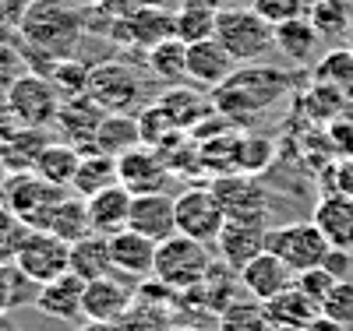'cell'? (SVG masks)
Wrapping results in <instances>:
<instances>
[{"mask_svg": "<svg viewBox=\"0 0 353 331\" xmlns=\"http://www.w3.org/2000/svg\"><path fill=\"white\" fill-rule=\"evenodd\" d=\"M85 8H74L71 0H28V8L18 25V46L28 60L43 56V74L53 71L57 60L74 56L81 36H85Z\"/></svg>", "mask_w": 353, "mask_h": 331, "instance_id": "6da1fadb", "label": "cell"}, {"mask_svg": "<svg viewBox=\"0 0 353 331\" xmlns=\"http://www.w3.org/2000/svg\"><path fill=\"white\" fill-rule=\"evenodd\" d=\"M290 92V74L279 67L265 64H241L216 92H212V109L223 120H251L276 106Z\"/></svg>", "mask_w": 353, "mask_h": 331, "instance_id": "7a4b0ae2", "label": "cell"}, {"mask_svg": "<svg viewBox=\"0 0 353 331\" xmlns=\"http://www.w3.org/2000/svg\"><path fill=\"white\" fill-rule=\"evenodd\" d=\"M212 264L216 261H212L209 244L176 233V236H170V239H163V244H159L152 279H159L173 292H188V289H201V282L209 279V268Z\"/></svg>", "mask_w": 353, "mask_h": 331, "instance_id": "3957f363", "label": "cell"}, {"mask_svg": "<svg viewBox=\"0 0 353 331\" xmlns=\"http://www.w3.org/2000/svg\"><path fill=\"white\" fill-rule=\"evenodd\" d=\"M216 39L219 46L237 60V64H254L276 46V28L258 18L254 8H223L216 14Z\"/></svg>", "mask_w": 353, "mask_h": 331, "instance_id": "277c9868", "label": "cell"}, {"mask_svg": "<svg viewBox=\"0 0 353 331\" xmlns=\"http://www.w3.org/2000/svg\"><path fill=\"white\" fill-rule=\"evenodd\" d=\"M14 264L32 286H46L71 272V244L50 229H28L14 254Z\"/></svg>", "mask_w": 353, "mask_h": 331, "instance_id": "5b68a950", "label": "cell"}, {"mask_svg": "<svg viewBox=\"0 0 353 331\" xmlns=\"http://www.w3.org/2000/svg\"><path fill=\"white\" fill-rule=\"evenodd\" d=\"M71 191L57 187L50 180H43L39 173H11L8 191H4V204L28 226V229H46L53 208L61 204Z\"/></svg>", "mask_w": 353, "mask_h": 331, "instance_id": "8992f818", "label": "cell"}, {"mask_svg": "<svg viewBox=\"0 0 353 331\" xmlns=\"http://www.w3.org/2000/svg\"><path fill=\"white\" fill-rule=\"evenodd\" d=\"M8 99H11L18 124L25 127H53L57 113L64 106V96L57 92L50 74H39V71H25L21 78H14L8 85Z\"/></svg>", "mask_w": 353, "mask_h": 331, "instance_id": "52a82bcc", "label": "cell"}, {"mask_svg": "<svg viewBox=\"0 0 353 331\" xmlns=\"http://www.w3.org/2000/svg\"><path fill=\"white\" fill-rule=\"evenodd\" d=\"M269 250L279 261L290 264L293 275H301V272H307V268L325 264L332 244L314 222H286V226L269 229Z\"/></svg>", "mask_w": 353, "mask_h": 331, "instance_id": "ba28073f", "label": "cell"}, {"mask_svg": "<svg viewBox=\"0 0 353 331\" xmlns=\"http://www.w3.org/2000/svg\"><path fill=\"white\" fill-rule=\"evenodd\" d=\"M173 201H176V233L212 247L226 226V212H223L219 197L212 194V187H188Z\"/></svg>", "mask_w": 353, "mask_h": 331, "instance_id": "9c48e42d", "label": "cell"}, {"mask_svg": "<svg viewBox=\"0 0 353 331\" xmlns=\"http://www.w3.org/2000/svg\"><path fill=\"white\" fill-rule=\"evenodd\" d=\"M88 99H96L106 113H131L141 103V81L121 60H103L88 74Z\"/></svg>", "mask_w": 353, "mask_h": 331, "instance_id": "30bf717a", "label": "cell"}, {"mask_svg": "<svg viewBox=\"0 0 353 331\" xmlns=\"http://www.w3.org/2000/svg\"><path fill=\"white\" fill-rule=\"evenodd\" d=\"M173 36H176V11L159 8V4H138L124 21H117L110 28V39L131 43L138 50H152Z\"/></svg>", "mask_w": 353, "mask_h": 331, "instance_id": "8fae6325", "label": "cell"}, {"mask_svg": "<svg viewBox=\"0 0 353 331\" xmlns=\"http://www.w3.org/2000/svg\"><path fill=\"white\" fill-rule=\"evenodd\" d=\"M216 250L223 264H230L233 272H244L258 254L269 250V222L265 219H226L223 233L216 236Z\"/></svg>", "mask_w": 353, "mask_h": 331, "instance_id": "7c38bea8", "label": "cell"}, {"mask_svg": "<svg viewBox=\"0 0 353 331\" xmlns=\"http://www.w3.org/2000/svg\"><path fill=\"white\" fill-rule=\"evenodd\" d=\"M209 187L219 197L226 219H265L269 194H265V187L258 184L254 173H223Z\"/></svg>", "mask_w": 353, "mask_h": 331, "instance_id": "4fadbf2b", "label": "cell"}, {"mask_svg": "<svg viewBox=\"0 0 353 331\" xmlns=\"http://www.w3.org/2000/svg\"><path fill=\"white\" fill-rule=\"evenodd\" d=\"M170 176H173V169L159 156V148H149V145H138V148H131V152H124L117 159V180H121L131 194L166 191Z\"/></svg>", "mask_w": 353, "mask_h": 331, "instance_id": "5bb4252c", "label": "cell"}, {"mask_svg": "<svg viewBox=\"0 0 353 331\" xmlns=\"http://www.w3.org/2000/svg\"><path fill=\"white\" fill-rule=\"evenodd\" d=\"M156 250H159L156 239L141 236V233L131 229V226L110 236L113 272L124 275V279H152V272H156Z\"/></svg>", "mask_w": 353, "mask_h": 331, "instance_id": "9a60e30c", "label": "cell"}, {"mask_svg": "<svg viewBox=\"0 0 353 331\" xmlns=\"http://www.w3.org/2000/svg\"><path fill=\"white\" fill-rule=\"evenodd\" d=\"M36 289H39V292H36L32 303H36V310H43L46 317L68 321V324H74V321L85 317V279H78L74 272L53 279V282H46V286H36Z\"/></svg>", "mask_w": 353, "mask_h": 331, "instance_id": "2e32d148", "label": "cell"}, {"mask_svg": "<svg viewBox=\"0 0 353 331\" xmlns=\"http://www.w3.org/2000/svg\"><path fill=\"white\" fill-rule=\"evenodd\" d=\"M134 303V289L124 275H103L96 282H85V317L88 321H124Z\"/></svg>", "mask_w": 353, "mask_h": 331, "instance_id": "e0dca14e", "label": "cell"}, {"mask_svg": "<svg viewBox=\"0 0 353 331\" xmlns=\"http://www.w3.org/2000/svg\"><path fill=\"white\" fill-rule=\"evenodd\" d=\"M131 229H138L141 236L163 239L176 236V201L166 194V191H156V194H134V204H131Z\"/></svg>", "mask_w": 353, "mask_h": 331, "instance_id": "ac0fdd59", "label": "cell"}, {"mask_svg": "<svg viewBox=\"0 0 353 331\" xmlns=\"http://www.w3.org/2000/svg\"><path fill=\"white\" fill-rule=\"evenodd\" d=\"M237 67H241V64L219 46L216 36L188 46V81L198 85V88H212V92H216V88H219L233 71H237Z\"/></svg>", "mask_w": 353, "mask_h": 331, "instance_id": "d6986e66", "label": "cell"}, {"mask_svg": "<svg viewBox=\"0 0 353 331\" xmlns=\"http://www.w3.org/2000/svg\"><path fill=\"white\" fill-rule=\"evenodd\" d=\"M265 321H269V331H304L318 314H321V303H314V299L297 289V286H290L283 289L279 296L272 299H265Z\"/></svg>", "mask_w": 353, "mask_h": 331, "instance_id": "ffe728a7", "label": "cell"}, {"mask_svg": "<svg viewBox=\"0 0 353 331\" xmlns=\"http://www.w3.org/2000/svg\"><path fill=\"white\" fill-rule=\"evenodd\" d=\"M85 201H88V226H92V233L113 236V233L128 229L134 194L124 184H113V187H106V191H99L92 197H85Z\"/></svg>", "mask_w": 353, "mask_h": 331, "instance_id": "44dd1931", "label": "cell"}, {"mask_svg": "<svg viewBox=\"0 0 353 331\" xmlns=\"http://www.w3.org/2000/svg\"><path fill=\"white\" fill-rule=\"evenodd\" d=\"M311 222L325 233V239H329L332 247L353 254V197L350 194L329 191L325 197L314 204Z\"/></svg>", "mask_w": 353, "mask_h": 331, "instance_id": "7402d4cb", "label": "cell"}, {"mask_svg": "<svg viewBox=\"0 0 353 331\" xmlns=\"http://www.w3.org/2000/svg\"><path fill=\"white\" fill-rule=\"evenodd\" d=\"M103 116H106V109L96 99L74 96V99H64V106H61V113H57V124L53 127L64 131V141H71L78 148H92Z\"/></svg>", "mask_w": 353, "mask_h": 331, "instance_id": "603a6c76", "label": "cell"}, {"mask_svg": "<svg viewBox=\"0 0 353 331\" xmlns=\"http://www.w3.org/2000/svg\"><path fill=\"white\" fill-rule=\"evenodd\" d=\"M293 275L290 272V264L286 261H279L272 250H265V254H258L244 272H241V286H244V292L248 296H254V299H272V296H279L283 289H290L293 286Z\"/></svg>", "mask_w": 353, "mask_h": 331, "instance_id": "cb8c5ba5", "label": "cell"}, {"mask_svg": "<svg viewBox=\"0 0 353 331\" xmlns=\"http://www.w3.org/2000/svg\"><path fill=\"white\" fill-rule=\"evenodd\" d=\"M53 141L50 127H14L4 141H0V162H4L11 173H32L43 148Z\"/></svg>", "mask_w": 353, "mask_h": 331, "instance_id": "d4e9b609", "label": "cell"}, {"mask_svg": "<svg viewBox=\"0 0 353 331\" xmlns=\"http://www.w3.org/2000/svg\"><path fill=\"white\" fill-rule=\"evenodd\" d=\"M71 272L85 282H96L103 275H113V261H110V236L88 233L71 244Z\"/></svg>", "mask_w": 353, "mask_h": 331, "instance_id": "484cf974", "label": "cell"}, {"mask_svg": "<svg viewBox=\"0 0 353 331\" xmlns=\"http://www.w3.org/2000/svg\"><path fill=\"white\" fill-rule=\"evenodd\" d=\"M113 184H121L117 180V159L99 152V148H92V152H81L78 159V169H74V180H71V191L78 197H92Z\"/></svg>", "mask_w": 353, "mask_h": 331, "instance_id": "4316f807", "label": "cell"}, {"mask_svg": "<svg viewBox=\"0 0 353 331\" xmlns=\"http://www.w3.org/2000/svg\"><path fill=\"white\" fill-rule=\"evenodd\" d=\"M321 46L318 28L311 25V18H293L286 25H276V50L290 60V64H311L314 53Z\"/></svg>", "mask_w": 353, "mask_h": 331, "instance_id": "83f0119b", "label": "cell"}, {"mask_svg": "<svg viewBox=\"0 0 353 331\" xmlns=\"http://www.w3.org/2000/svg\"><path fill=\"white\" fill-rule=\"evenodd\" d=\"M138 145H141V127H138V116H131V113H106L96 131V141H92V148H99V152H106L113 159H121L124 152H131Z\"/></svg>", "mask_w": 353, "mask_h": 331, "instance_id": "f1b7e54d", "label": "cell"}, {"mask_svg": "<svg viewBox=\"0 0 353 331\" xmlns=\"http://www.w3.org/2000/svg\"><path fill=\"white\" fill-rule=\"evenodd\" d=\"M311 81L329 85V88H336V92H343L346 99H353V50L336 46L325 56H318L311 64Z\"/></svg>", "mask_w": 353, "mask_h": 331, "instance_id": "f546056e", "label": "cell"}, {"mask_svg": "<svg viewBox=\"0 0 353 331\" xmlns=\"http://www.w3.org/2000/svg\"><path fill=\"white\" fill-rule=\"evenodd\" d=\"M78 159H81L78 145H71V141H50L43 148V156H39V162H36L32 173H39L43 180H50V184H57V187H68L71 191Z\"/></svg>", "mask_w": 353, "mask_h": 331, "instance_id": "4dcf8cb0", "label": "cell"}, {"mask_svg": "<svg viewBox=\"0 0 353 331\" xmlns=\"http://www.w3.org/2000/svg\"><path fill=\"white\" fill-rule=\"evenodd\" d=\"M149 56V71L163 81V85H181L188 81V43L184 39H166L152 50H145Z\"/></svg>", "mask_w": 353, "mask_h": 331, "instance_id": "1f68e13d", "label": "cell"}, {"mask_svg": "<svg viewBox=\"0 0 353 331\" xmlns=\"http://www.w3.org/2000/svg\"><path fill=\"white\" fill-rule=\"evenodd\" d=\"M46 229L57 233L61 239H68V244H74V239L88 236V233H92V226H88V201L78 197V194L71 191L61 204L53 208V215H50Z\"/></svg>", "mask_w": 353, "mask_h": 331, "instance_id": "d6a6232c", "label": "cell"}, {"mask_svg": "<svg viewBox=\"0 0 353 331\" xmlns=\"http://www.w3.org/2000/svg\"><path fill=\"white\" fill-rule=\"evenodd\" d=\"M307 18L321 39H346L353 25L346 0H307Z\"/></svg>", "mask_w": 353, "mask_h": 331, "instance_id": "836d02e7", "label": "cell"}, {"mask_svg": "<svg viewBox=\"0 0 353 331\" xmlns=\"http://www.w3.org/2000/svg\"><path fill=\"white\" fill-rule=\"evenodd\" d=\"M216 317H219V331H269L265 307H261V299H254V296H248V299L237 296Z\"/></svg>", "mask_w": 353, "mask_h": 331, "instance_id": "e575fe53", "label": "cell"}, {"mask_svg": "<svg viewBox=\"0 0 353 331\" xmlns=\"http://www.w3.org/2000/svg\"><path fill=\"white\" fill-rule=\"evenodd\" d=\"M159 106L166 109V116L173 120L176 127H184V124H194L198 113H205L212 103H205V99L198 96V85H194V88H191V85H184V88L170 85V88H166V96L159 99Z\"/></svg>", "mask_w": 353, "mask_h": 331, "instance_id": "d590c367", "label": "cell"}, {"mask_svg": "<svg viewBox=\"0 0 353 331\" xmlns=\"http://www.w3.org/2000/svg\"><path fill=\"white\" fill-rule=\"evenodd\" d=\"M346 103H350V99H346L343 92H336V88H329V85H318V81L307 85V92H304V99H301L304 113L314 120V124H325V127L343 113Z\"/></svg>", "mask_w": 353, "mask_h": 331, "instance_id": "8d00e7d4", "label": "cell"}, {"mask_svg": "<svg viewBox=\"0 0 353 331\" xmlns=\"http://www.w3.org/2000/svg\"><path fill=\"white\" fill-rule=\"evenodd\" d=\"M216 14L219 11L198 8V4H181L176 8V39H184L188 46L201 43V39H212L216 36Z\"/></svg>", "mask_w": 353, "mask_h": 331, "instance_id": "74e56055", "label": "cell"}, {"mask_svg": "<svg viewBox=\"0 0 353 331\" xmlns=\"http://www.w3.org/2000/svg\"><path fill=\"white\" fill-rule=\"evenodd\" d=\"M88 74H92V64H85L78 56H64L53 64L50 81L57 85V92L64 99H74V96H88Z\"/></svg>", "mask_w": 353, "mask_h": 331, "instance_id": "f35d334b", "label": "cell"}, {"mask_svg": "<svg viewBox=\"0 0 353 331\" xmlns=\"http://www.w3.org/2000/svg\"><path fill=\"white\" fill-rule=\"evenodd\" d=\"M138 127H141V145H149V148H163L176 131L173 120L166 116V109L159 106V103H152V106H145L141 113H138Z\"/></svg>", "mask_w": 353, "mask_h": 331, "instance_id": "ab89813d", "label": "cell"}, {"mask_svg": "<svg viewBox=\"0 0 353 331\" xmlns=\"http://www.w3.org/2000/svg\"><path fill=\"white\" fill-rule=\"evenodd\" d=\"M25 233H28V226L11 212L4 201H0V264H11V261H14Z\"/></svg>", "mask_w": 353, "mask_h": 331, "instance_id": "60d3db41", "label": "cell"}, {"mask_svg": "<svg viewBox=\"0 0 353 331\" xmlns=\"http://www.w3.org/2000/svg\"><path fill=\"white\" fill-rule=\"evenodd\" d=\"M251 8L258 18H265L272 28L286 25L293 18H304L307 14V0H251Z\"/></svg>", "mask_w": 353, "mask_h": 331, "instance_id": "b9f144b4", "label": "cell"}, {"mask_svg": "<svg viewBox=\"0 0 353 331\" xmlns=\"http://www.w3.org/2000/svg\"><path fill=\"white\" fill-rule=\"evenodd\" d=\"M25 286H32L21 272L18 264H0V314H11L18 303H25Z\"/></svg>", "mask_w": 353, "mask_h": 331, "instance_id": "7bdbcfd3", "label": "cell"}, {"mask_svg": "<svg viewBox=\"0 0 353 331\" xmlns=\"http://www.w3.org/2000/svg\"><path fill=\"white\" fill-rule=\"evenodd\" d=\"M336 282H339V279L329 272L325 264L307 268V272H301L297 279H293V286H297V289H304V292L314 299V303H325V299H329V292L336 289Z\"/></svg>", "mask_w": 353, "mask_h": 331, "instance_id": "ee69618b", "label": "cell"}, {"mask_svg": "<svg viewBox=\"0 0 353 331\" xmlns=\"http://www.w3.org/2000/svg\"><path fill=\"white\" fill-rule=\"evenodd\" d=\"M321 314H329L332 321L353 328V282L350 279H339L336 289L329 292V299L321 303Z\"/></svg>", "mask_w": 353, "mask_h": 331, "instance_id": "f6af8a7d", "label": "cell"}, {"mask_svg": "<svg viewBox=\"0 0 353 331\" xmlns=\"http://www.w3.org/2000/svg\"><path fill=\"white\" fill-rule=\"evenodd\" d=\"M28 71V60L21 53L18 43H8V39H0V88H8L14 78H21Z\"/></svg>", "mask_w": 353, "mask_h": 331, "instance_id": "bcb514c9", "label": "cell"}, {"mask_svg": "<svg viewBox=\"0 0 353 331\" xmlns=\"http://www.w3.org/2000/svg\"><path fill=\"white\" fill-rule=\"evenodd\" d=\"M25 8H28V0H0V36H4V32H18Z\"/></svg>", "mask_w": 353, "mask_h": 331, "instance_id": "7dc6e473", "label": "cell"}, {"mask_svg": "<svg viewBox=\"0 0 353 331\" xmlns=\"http://www.w3.org/2000/svg\"><path fill=\"white\" fill-rule=\"evenodd\" d=\"M14 127H21V124H18V116H14V109H11L8 88H0V141H4Z\"/></svg>", "mask_w": 353, "mask_h": 331, "instance_id": "c3c4849f", "label": "cell"}, {"mask_svg": "<svg viewBox=\"0 0 353 331\" xmlns=\"http://www.w3.org/2000/svg\"><path fill=\"white\" fill-rule=\"evenodd\" d=\"M325 268L336 275V279H346V272H350V250H339V247H332L329 250V257H325Z\"/></svg>", "mask_w": 353, "mask_h": 331, "instance_id": "681fc988", "label": "cell"}, {"mask_svg": "<svg viewBox=\"0 0 353 331\" xmlns=\"http://www.w3.org/2000/svg\"><path fill=\"white\" fill-rule=\"evenodd\" d=\"M332 191L353 197V159H343V162L336 166V187H332Z\"/></svg>", "mask_w": 353, "mask_h": 331, "instance_id": "f907efd6", "label": "cell"}, {"mask_svg": "<svg viewBox=\"0 0 353 331\" xmlns=\"http://www.w3.org/2000/svg\"><path fill=\"white\" fill-rule=\"evenodd\" d=\"M304 331H346V324L332 321L329 314H318V317H314V321H311V324H307Z\"/></svg>", "mask_w": 353, "mask_h": 331, "instance_id": "816d5d0a", "label": "cell"}, {"mask_svg": "<svg viewBox=\"0 0 353 331\" xmlns=\"http://www.w3.org/2000/svg\"><path fill=\"white\" fill-rule=\"evenodd\" d=\"M81 331H124L121 321H88Z\"/></svg>", "mask_w": 353, "mask_h": 331, "instance_id": "f5cc1de1", "label": "cell"}, {"mask_svg": "<svg viewBox=\"0 0 353 331\" xmlns=\"http://www.w3.org/2000/svg\"><path fill=\"white\" fill-rule=\"evenodd\" d=\"M184 4H198V8H209V11H223L226 0H184Z\"/></svg>", "mask_w": 353, "mask_h": 331, "instance_id": "db71d44e", "label": "cell"}, {"mask_svg": "<svg viewBox=\"0 0 353 331\" xmlns=\"http://www.w3.org/2000/svg\"><path fill=\"white\" fill-rule=\"evenodd\" d=\"M8 180H11V169L0 162V201H4V191H8Z\"/></svg>", "mask_w": 353, "mask_h": 331, "instance_id": "11a10c76", "label": "cell"}, {"mask_svg": "<svg viewBox=\"0 0 353 331\" xmlns=\"http://www.w3.org/2000/svg\"><path fill=\"white\" fill-rule=\"evenodd\" d=\"M71 4H74V8H96L99 0H71Z\"/></svg>", "mask_w": 353, "mask_h": 331, "instance_id": "9f6ffc18", "label": "cell"}, {"mask_svg": "<svg viewBox=\"0 0 353 331\" xmlns=\"http://www.w3.org/2000/svg\"><path fill=\"white\" fill-rule=\"evenodd\" d=\"M0 331H18V328H14V324L4 317V314H0Z\"/></svg>", "mask_w": 353, "mask_h": 331, "instance_id": "6f0895ef", "label": "cell"}, {"mask_svg": "<svg viewBox=\"0 0 353 331\" xmlns=\"http://www.w3.org/2000/svg\"><path fill=\"white\" fill-rule=\"evenodd\" d=\"M346 46L353 50V25H350V32H346Z\"/></svg>", "mask_w": 353, "mask_h": 331, "instance_id": "680465c9", "label": "cell"}, {"mask_svg": "<svg viewBox=\"0 0 353 331\" xmlns=\"http://www.w3.org/2000/svg\"><path fill=\"white\" fill-rule=\"evenodd\" d=\"M194 331H205V328H194Z\"/></svg>", "mask_w": 353, "mask_h": 331, "instance_id": "91938a15", "label": "cell"}]
</instances>
